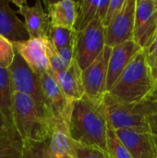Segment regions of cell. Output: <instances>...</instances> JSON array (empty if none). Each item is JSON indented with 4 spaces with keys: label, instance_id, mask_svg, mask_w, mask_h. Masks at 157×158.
Returning <instances> with one entry per match:
<instances>
[{
    "label": "cell",
    "instance_id": "16",
    "mask_svg": "<svg viewBox=\"0 0 157 158\" xmlns=\"http://www.w3.org/2000/svg\"><path fill=\"white\" fill-rule=\"evenodd\" d=\"M50 73L55 77L62 92L70 103L81 99L85 95L82 80V70L74 58L69 67L57 74Z\"/></svg>",
    "mask_w": 157,
    "mask_h": 158
},
{
    "label": "cell",
    "instance_id": "19",
    "mask_svg": "<svg viewBox=\"0 0 157 158\" xmlns=\"http://www.w3.org/2000/svg\"><path fill=\"white\" fill-rule=\"evenodd\" d=\"M13 90L7 69H0V112L9 125L13 124Z\"/></svg>",
    "mask_w": 157,
    "mask_h": 158
},
{
    "label": "cell",
    "instance_id": "21",
    "mask_svg": "<svg viewBox=\"0 0 157 158\" xmlns=\"http://www.w3.org/2000/svg\"><path fill=\"white\" fill-rule=\"evenodd\" d=\"M78 31L75 29L52 27L50 40L58 50L67 46H75Z\"/></svg>",
    "mask_w": 157,
    "mask_h": 158
},
{
    "label": "cell",
    "instance_id": "5",
    "mask_svg": "<svg viewBox=\"0 0 157 158\" xmlns=\"http://www.w3.org/2000/svg\"><path fill=\"white\" fill-rule=\"evenodd\" d=\"M7 70L9 73L13 93H19L30 96L36 103V105L53 120L45 105L41 77L32 71L29 65L17 52L14 61Z\"/></svg>",
    "mask_w": 157,
    "mask_h": 158
},
{
    "label": "cell",
    "instance_id": "33",
    "mask_svg": "<svg viewBox=\"0 0 157 158\" xmlns=\"http://www.w3.org/2000/svg\"><path fill=\"white\" fill-rule=\"evenodd\" d=\"M148 63L150 65V68H151V70H152V74H153V77H154V80H155V88H157V57L148 58Z\"/></svg>",
    "mask_w": 157,
    "mask_h": 158
},
{
    "label": "cell",
    "instance_id": "37",
    "mask_svg": "<svg viewBox=\"0 0 157 158\" xmlns=\"http://www.w3.org/2000/svg\"><path fill=\"white\" fill-rule=\"evenodd\" d=\"M67 158H73V157H72V156H68Z\"/></svg>",
    "mask_w": 157,
    "mask_h": 158
},
{
    "label": "cell",
    "instance_id": "14",
    "mask_svg": "<svg viewBox=\"0 0 157 158\" xmlns=\"http://www.w3.org/2000/svg\"><path fill=\"white\" fill-rule=\"evenodd\" d=\"M142 50L134 42L128 41L112 47L107 74V92L112 88L132 58Z\"/></svg>",
    "mask_w": 157,
    "mask_h": 158
},
{
    "label": "cell",
    "instance_id": "6",
    "mask_svg": "<svg viewBox=\"0 0 157 158\" xmlns=\"http://www.w3.org/2000/svg\"><path fill=\"white\" fill-rule=\"evenodd\" d=\"M105 28L102 21L95 19L83 31H78L74 48V58L84 70L105 48Z\"/></svg>",
    "mask_w": 157,
    "mask_h": 158
},
{
    "label": "cell",
    "instance_id": "3",
    "mask_svg": "<svg viewBox=\"0 0 157 158\" xmlns=\"http://www.w3.org/2000/svg\"><path fill=\"white\" fill-rule=\"evenodd\" d=\"M13 124L22 141L45 143L52 134L54 121L28 95L14 93Z\"/></svg>",
    "mask_w": 157,
    "mask_h": 158
},
{
    "label": "cell",
    "instance_id": "35",
    "mask_svg": "<svg viewBox=\"0 0 157 158\" xmlns=\"http://www.w3.org/2000/svg\"><path fill=\"white\" fill-rule=\"evenodd\" d=\"M150 97H151V98H153L154 100H155V101L157 102V88H155V89L153 91V93L151 94Z\"/></svg>",
    "mask_w": 157,
    "mask_h": 158
},
{
    "label": "cell",
    "instance_id": "38",
    "mask_svg": "<svg viewBox=\"0 0 157 158\" xmlns=\"http://www.w3.org/2000/svg\"><path fill=\"white\" fill-rule=\"evenodd\" d=\"M155 3H156V5H157V0H155Z\"/></svg>",
    "mask_w": 157,
    "mask_h": 158
},
{
    "label": "cell",
    "instance_id": "12",
    "mask_svg": "<svg viewBox=\"0 0 157 158\" xmlns=\"http://www.w3.org/2000/svg\"><path fill=\"white\" fill-rule=\"evenodd\" d=\"M15 51L24 59L34 73L42 76L51 71L46 54L45 39L33 38L13 43Z\"/></svg>",
    "mask_w": 157,
    "mask_h": 158
},
{
    "label": "cell",
    "instance_id": "7",
    "mask_svg": "<svg viewBox=\"0 0 157 158\" xmlns=\"http://www.w3.org/2000/svg\"><path fill=\"white\" fill-rule=\"evenodd\" d=\"M112 48L105 46L101 55L84 70L82 80L85 95L95 101H104L107 93L108 63Z\"/></svg>",
    "mask_w": 157,
    "mask_h": 158
},
{
    "label": "cell",
    "instance_id": "13",
    "mask_svg": "<svg viewBox=\"0 0 157 158\" xmlns=\"http://www.w3.org/2000/svg\"><path fill=\"white\" fill-rule=\"evenodd\" d=\"M117 134L132 158H157L155 137L152 132L117 130Z\"/></svg>",
    "mask_w": 157,
    "mask_h": 158
},
{
    "label": "cell",
    "instance_id": "36",
    "mask_svg": "<svg viewBox=\"0 0 157 158\" xmlns=\"http://www.w3.org/2000/svg\"><path fill=\"white\" fill-rule=\"evenodd\" d=\"M155 137V145H156V150H157V134H154Z\"/></svg>",
    "mask_w": 157,
    "mask_h": 158
},
{
    "label": "cell",
    "instance_id": "24",
    "mask_svg": "<svg viewBox=\"0 0 157 158\" xmlns=\"http://www.w3.org/2000/svg\"><path fill=\"white\" fill-rule=\"evenodd\" d=\"M45 46H46L47 58L51 68V72L53 74H57L59 72H62L69 67L62 59L57 49L55 47V45L53 44L50 39H45Z\"/></svg>",
    "mask_w": 157,
    "mask_h": 158
},
{
    "label": "cell",
    "instance_id": "17",
    "mask_svg": "<svg viewBox=\"0 0 157 158\" xmlns=\"http://www.w3.org/2000/svg\"><path fill=\"white\" fill-rule=\"evenodd\" d=\"M72 139L68 124L64 121L55 123L49 139L44 143L43 158H67L71 156Z\"/></svg>",
    "mask_w": 157,
    "mask_h": 158
},
{
    "label": "cell",
    "instance_id": "29",
    "mask_svg": "<svg viewBox=\"0 0 157 158\" xmlns=\"http://www.w3.org/2000/svg\"><path fill=\"white\" fill-rule=\"evenodd\" d=\"M19 142H23V141L18 132L0 135V148L9 145V144H12V143H19Z\"/></svg>",
    "mask_w": 157,
    "mask_h": 158
},
{
    "label": "cell",
    "instance_id": "26",
    "mask_svg": "<svg viewBox=\"0 0 157 158\" xmlns=\"http://www.w3.org/2000/svg\"><path fill=\"white\" fill-rule=\"evenodd\" d=\"M44 143L33 141H23L21 158H43Z\"/></svg>",
    "mask_w": 157,
    "mask_h": 158
},
{
    "label": "cell",
    "instance_id": "30",
    "mask_svg": "<svg viewBox=\"0 0 157 158\" xmlns=\"http://www.w3.org/2000/svg\"><path fill=\"white\" fill-rule=\"evenodd\" d=\"M74 48L75 46H67V47H63L57 50L60 56L62 57V59L66 62L68 66H69L74 59Z\"/></svg>",
    "mask_w": 157,
    "mask_h": 158
},
{
    "label": "cell",
    "instance_id": "22",
    "mask_svg": "<svg viewBox=\"0 0 157 158\" xmlns=\"http://www.w3.org/2000/svg\"><path fill=\"white\" fill-rule=\"evenodd\" d=\"M106 152L111 158H132L125 144L119 139L115 129L108 126L106 138Z\"/></svg>",
    "mask_w": 157,
    "mask_h": 158
},
{
    "label": "cell",
    "instance_id": "28",
    "mask_svg": "<svg viewBox=\"0 0 157 158\" xmlns=\"http://www.w3.org/2000/svg\"><path fill=\"white\" fill-rule=\"evenodd\" d=\"M22 146H23V142H19L1 147L0 158H21Z\"/></svg>",
    "mask_w": 157,
    "mask_h": 158
},
{
    "label": "cell",
    "instance_id": "8",
    "mask_svg": "<svg viewBox=\"0 0 157 158\" xmlns=\"http://www.w3.org/2000/svg\"><path fill=\"white\" fill-rule=\"evenodd\" d=\"M157 32V5L155 0H137L133 41L148 49Z\"/></svg>",
    "mask_w": 157,
    "mask_h": 158
},
{
    "label": "cell",
    "instance_id": "20",
    "mask_svg": "<svg viewBox=\"0 0 157 158\" xmlns=\"http://www.w3.org/2000/svg\"><path fill=\"white\" fill-rule=\"evenodd\" d=\"M99 4H100V0L79 1L78 17L75 24L76 31H83L95 19H98Z\"/></svg>",
    "mask_w": 157,
    "mask_h": 158
},
{
    "label": "cell",
    "instance_id": "27",
    "mask_svg": "<svg viewBox=\"0 0 157 158\" xmlns=\"http://www.w3.org/2000/svg\"><path fill=\"white\" fill-rule=\"evenodd\" d=\"M125 0H110L106 15L103 20V25L105 28L108 27L111 22L114 20V19L118 15V13L121 11L123 6H124Z\"/></svg>",
    "mask_w": 157,
    "mask_h": 158
},
{
    "label": "cell",
    "instance_id": "23",
    "mask_svg": "<svg viewBox=\"0 0 157 158\" xmlns=\"http://www.w3.org/2000/svg\"><path fill=\"white\" fill-rule=\"evenodd\" d=\"M71 156L73 158H111L109 154L99 147L80 144L72 141Z\"/></svg>",
    "mask_w": 157,
    "mask_h": 158
},
{
    "label": "cell",
    "instance_id": "11",
    "mask_svg": "<svg viewBox=\"0 0 157 158\" xmlns=\"http://www.w3.org/2000/svg\"><path fill=\"white\" fill-rule=\"evenodd\" d=\"M41 82L45 105L53 120L55 123L64 121L68 124L73 103L68 100L55 77L50 72L41 76Z\"/></svg>",
    "mask_w": 157,
    "mask_h": 158
},
{
    "label": "cell",
    "instance_id": "15",
    "mask_svg": "<svg viewBox=\"0 0 157 158\" xmlns=\"http://www.w3.org/2000/svg\"><path fill=\"white\" fill-rule=\"evenodd\" d=\"M9 4V1L0 0V34L11 43L30 39L23 21Z\"/></svg>",
    "mask_w": 157,
    "mask_h": 158
},
{
    "label": "cell",
    "instance_id": "18",
    "mask_svg": "<svg viewBox=\"0 0 157 158\" xmlns=\"http://www.w3.org/2000/svg\"><path fill=\"white\" fill-rule=\"evenodd\" d=\"M43 4L52 27L75 29L79 10V1H44Z\"/></svg>",
    "mask_w": 157,
    "mask_h": 158
},
{
    "label": "cell",
    "instance_id": "25",
    "mask_svg": "<svg viewBox=\"0 0 157 158\" xmlns=\"http://www.w3.org/2000/svg\"><path fill=\"white\" fill-rule=\"evenodd\" d=\"M15 56L13 43L0 34V69H7L13 63Z\"/></svg>",
    "mask_w": 157,
    "mask_h": 158
},
{
    "label": "cell",
    "instance_id": "31",
    "mask_svg": "<svg viewBox=\"0 0 157 158\" xmlns=\"http://www.w3.org/2000/svg\"><path fill=\"white\" fill-rule=\"evenodd\" d=\"M15 132H17L15 128L7 123V121L5 119L4 116L0 112V135L10 134V133H15Z\"/></svg>",
    "mask_w": 157,
    "mask_h": 158
},
{
    "label": "cell",
    "instance_id": "34",
    "mask_svg": "<svg viewBox=\"0 0 157 158\" xmlns=\"http://www.w3.org/2000/svg\"><path fill=\"white\" fill-rule=\"evenodd\" d=\"M150 127L153 134H157V115L154 116L150 119Z\"/></svg>",
    "mask_w": 157,
    "mask_h": 158
},
{
    "label": "cell",
    "instance_id": "1",
    "mask_svg": "<svg viewBox=\"0 0 157 158\" xmlns=\"http://www.w3.org/2000/svg\"><path fill=\"white\" fill-rule=\"evenodd\" d=\"M108 126L107 107L104 101H95L84 95L73 103L68 130L75 143L106 151Z\"/></svg>",
    "mask_w": 157,
    "mask_h": 158
},
{
    "label": "cell",
    "instance_id": "32",
    "mask_svg": "<svg viewBox=\"0 0 157 158\" xmlns=\"http://www.w3.org/2000/svg\"><path fill=\"white\" fill-rule=\"evenodd\" d=\"M145 51H146V54H147V57L148 58L157 57V32L156 34H155V37L154 41H153V43H152V44Z\"/></svg>",
    "mask_w": 157,
    "mask_h": 158
},
{
    "label": "cell",
    "instance_id": "10",
    "mask_svg": "<svg viewBox=\"0 0 157 158\" xmlns=\"http://www.w3.org/2000/svg\"><path fill=\"white\" fill-rule=\"evenodd\" d=\"M137 0H125L124 6L111 24L105 28V45L114 47L133 41Z\"/></svg>",
    "mask_w": 157,
    "mask_h": 158
},
{
    "label": "cell",
    "instance_id": "2",
    "mask_svg": "<svg viewBox=\"0 0 157 158\" xmlns=\"http://www.w3.org/2000/svg\"><path fill=\"white\" fill-rule=\"evenodd\" d=\"M155 89V83L147 54L142 49L106 93L104 102L106 106L139 102L150 97Z\"/></svg>",
    "mask_w": 157,
    "mask_h": 158
},
{
    "label": "cell",
    "instance_id": "9",
    "mask_svg": "<svg viewBox=\"0 0 157 158\" xmlns=\"http://www.w3.org/2000/svg\"><path fill=\"white\" fill-rule=\"evenodd\" d=\"M10 3L17 7V13L23 17V23L31 39H50L52 26L41 1H36L33 6H30L25 0H12Z\"/></svg>",
    "mask_w": 157,
    "mask_h": 158
},
{
    "label": "cell",
    "instance_id": "4",
    "mask_svg": "<svg viewBox=\"0 0 157 158\" xmlns=\"http://www.w3.org/2000/svg\"><path fill=\"white\" fill-rule=\"evenodd\" d=\"M107 107L109 125L117 130H131L152 132L150 119L157 115V102L151 97L130 104L114 105Z\"/></svg>",
    "mask_w": 157,
    "mask_h": 158
}]
</instances>
